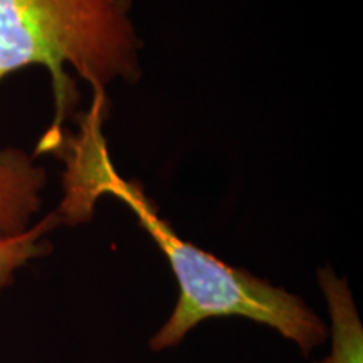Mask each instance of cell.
<instances>
[{
	"mask_svg": "<svg viewBox=\"0 0 363 363\" xmlns=\"http://www.w3.org/2000/svg\"><path fill=\"white\" fill-rule=\"evenodd\" d=\"M104 113L101 103H93L79 118L78 135L61 133L54 145L52 152L66 163L65 197L54 214L59 222L78 225L91 219L101 195H110L131 208L140 225L165 254L180 293L174 313L150 340V348L155 352L174 348L190 330L217 316H244L271 326L293 340L305 355L323 343L326 326L301 298L246 269L225 264L179 238L169 222L158 216L143 187L118 174L101 130Z\"/></svg>",
	"mask_w": 363,
	"mask_h": 363,
	"instance_id": "6da1fadb",
	"label": "cell"
},
{
	"mask_svg": "<svg viewBox=\"0 0 363 363\" xmlns=\"http://www.w3.org/2000/svg\"><path fill=\"white\" fill-rule=\"evenodd\" d=\"M131 0H0V81L27 66L51 72L56 118L45 136L59 135L79 101L66 65L93 93L115 79L140 78Z\"/></svg>",
	"mask_w": 363,
	"mask_h": 363,
	"instance_id": "7a4b0ae2",
	"label": "cell"
},
{
	"mask_svg": "<svg viewBox=\"0 0 363 363\" xmlns=\"http://www.w3.org/2000/svg\"><path fill=\"white\" fill-rule=\"evenodd\" d=\"M45 170L19 148L0 150V242L29 230V220L40 207Z\"/></svg>",
	"mask_w": 363,
	"mask_h": 363,
	"instance_id": "3957f363",
	"label": "cell"
},
{
	"mask_svg": "<svg viewBox=\"0 0 363 363\" xmlns=\"http://www.w3.org/2000/svg\"><path fill=\"white\" fill-rule=\"evenodd\" d=\"M331 318V355L325 363H363V328L347 281L331 267L318 271Z\"/></svg>",
	"mask_w": 363,
	"mask_h": 363,
	"instance_id": "277c9868",
	"label": "cell"
},
{
	"mask_svg": "<svg viewBox=\"0 0 363 363\" xmlns=\"http://www.w3.org/2000/svg\"><path fill=\"white\" fill-rule=\"evenodd\" d=\"M59 224L56 214H49L43 222L26 234L0 242V289L12 283V274L17 267L24 266L33 257L48 252V246L40 242V238Z\"/></svg>",
	"mask_w": 363,
	"mask_h": 363,
	"instance_id": "5b68a950",
	"label": "cell"
},
{
	"mask_svg": "<svg viewBox=\"0 0 363 363\" xmlns=\"http://www.w3.org/2000/svg\"><path fill=\"white\" fill-rule=\"evenodd\" d=\"M318 363H325V360L323 362H318Z\"/></svg>",
	"mask_w": 363,
	"mask_h": 363,
	"instance_id": "8992f818",
	"label": "cell"
}]
</instances>
